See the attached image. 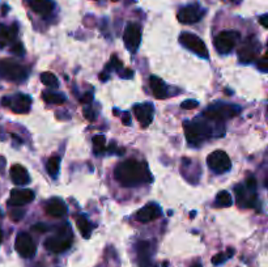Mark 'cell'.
Returning a JSON list of instances; mask_svg holds the SVG:
<instances>
[{
  "label": "cell",
  "mask_w": 268,
  "mask_h": 267,
  "mask_svg": "<svg viewBox=\"0 0 268 267\" xmlns=\"http://www.w3.org/2000/svg\"><path fill=\"white\" fill-rule=\"evenodd\" d=\"M122 122H123L124 125L128 126L131 123V115L128 114V113H124L123 115H122Z\"/></svg>",
  "instance_id": "8d00e7d4"
},
{
  "label": "cell",
  "mask_w": 268,
  "mask_h": 267,
  "mask_svg": "<svg viewBox=\"0 0 268 267\" xmlns=\"http://www.w3.org/2000/svg\"><path fill=\"white\" fill-rule=\"evenodd\" d=\"M113 1H118V0H113Z\"/></svg>",
  "instance_id": "ee69618b"
},
{
  "label": "cell",
  "mask_w": 268,
  "mask_h": 267,
  "mask_svg": "<svg viewBox=\"0 0 268 267\" xmlns=\"http://www.w3.org/2000/svg\"><path fill=\"white\" fill-rule=\"evenodd\" d=\"M9 173L12 182L14 185H17V186H25V185H28L30 182V177H29L28 172H26V169L22 165H18V164L13 165V167L10 168Z\"/></svg>",
  "instance_id": "d6986e66"
},
{
  "label": "cell",
  "mask_w": 268,
  "mask_h": 267,
  "mask_svg": "<svg viewBox=\"0 0 268 267\" xmlns=\"http://www.w3.org/2000/svg\"><path fill=\"white\" fill-rule=\"evenodd\" d=\"M232 202H233L232 201V197L228 191H220L217 194L216 203L219 206H221V207H229V206H232Z\"/></svg>",
  "instance_id": "83f0119b"
},
{
  "label": "cell",
  "mask_w": 268,
  "mask_h": 267,
  "mask_svg": "<svg viewBox=\"0 0 268 267\" xmlns=\"http://www.w3.org/2000/svg\"><path fill=\"white\" fill-rule=\"evenodd\" d=\"M207 164L216 173H225L232 168L231 159L224 151H215L211 153L207 159Z\"/></svg>",
  "instance_id": "ba28073f"
},
{
  "label": "cell",
  "mask_w": 268,
  "mask_h": 267,
  "mask_svg": "<svg viewBox=\"0 0 268 267\" xmlns=\"http://www.w3.org/2000/svg\"><path fill=\"white\" fill-rule=\"evenodd\" d=\"M151 253V244L148 241H140L138 244V260L140 267H149Z\"/></svg>",
  "instance_id": "44dd1931"
},
{
  "label": "cell",
  "mask_w": 268,
  "mask_h": 267,
  "mask_svg": "<svg viewBox=\"0 0 268 267\" xmlns=\"http://www.w3.org/2000/svg\"><path fill=\"white\" fill-rule=\"evenodd\" d=\"M238 39H240V34L237 31H221L220 34L216 35L213 45L220 54H228L234 49V46L237 45Z\"/></svg>",
  "instance_id": "8992f818"
},
{
  "label": "cell",
  "mask_w": 268,
  "mask_h": 267,
  "mask_svg": "<svg viewBox=\"0 0 268 267\" xmlns=\"http://www.w3.org/2000/svg\"><path fill=\"white\" fill-rule=\"evenodd\" d=\"M0 77L20 83L28 77V69L12 59H0Z\"/></svg>",
  "instance_id": "7a4b0ae2"
},
{
  "label": "cell",
  "mask_w": 268,
  "mask_h": 267,
  "mask_svg": "<svg viewBox=\"0 0 268 267\" xmlns=\"http://www.w3.org/2000/svg\"><path fill=\"white\" fill-rule=\"evenodd\" d=\"M149 83H151L152 93H153V96L156 98L164 100V98L168 97V89H166V85L161 79H158L157 76H151Z\"/></svg>",
  "instance_id": "603a6c76"
},
{
  "label": "cell",
  "mask_w": 268,
  "mask_h": 267,
  "mask_svg": "<svg viewBox=\"0 0 268 267\" xmlns=\"http://www.w3.org/2000/svg\"><path fill=\"white\" fill-rule=\"evenodd\" d=\"M10 215L13 216V220H21V218H22V215H24V212L22 211H13Z\"/></svg>",
  "instance_id": "74e56055"
},
{
  "label": "cell",
  "mask_w": 268,
  "mask_h": 267,
  "mask_svg": "<svg viewBox=\"0 0 268 267\" xmlns=\"http://www.w3.org/2000/svg\"><path fill=\"white\" fill-rule=\"evenodd\" d=\"M12 51H13L14 54H17V55H22V54H24V47H22L21 43H16V45L12 46Z\"/></svg>",
  "instance_id": "d6a6232c"
},
{
  "label": "cell",
  "mask_w": 268,
  "mask_h": 267,
  "mask_svg": "<svg viewBox=\"0 0 268 267\" xmlns=\"http://www.w3.org/2000/svg\"><path fill=\"white\" fill-rule=\"evenodd\" d=\"M33 229H34V231H41V232H45L46 227L43 226V224H38V226L33 227Z\"/></svg>",
  "instance_id": "ab89813d"
},
{
  "label": "cell",
  "mask_w": 268,
  "mask_h": 267,
  "mask_svg": "<svg viewBox=\"0 0 268 267\" xmlns=\"http://www.w3.org/2000/svg\"><path fill=\"white\" fill-rule=\"evenodd\" d=\"M236 194H237L238 205L242 207H253L257 202V195H255V190L248 188V186H237L236 188Z\"/></svg>",
  "instance_id": "2e32d148"
},
{
  "label": "cell",
  "mask_w": 268,
  "mask_h": 267,
  "mask_svg": "<svg viewBox=\"0 0 268 267\" xmlns=\"http://www.w3.org/2000/svg\"><path fill=\"white\" fill-rule=\"evenodd\" d=\"M241 109L233 105H225V104H215L211 105L204 110V117L208 118L210 121L215 122H224L225 119L233 118L238 115Z\"/></svg>",
  "instance_id": "277c9868"
},
{
  "label": "cell",
  "mask_w": 268,
  "mask_h": 267,
  "mask_svg": "<svg viewBox=\"0 0 268 267\" xmlns=\"http://www.w3.org/2000/svg\"><path fill=\"white\" fill-rule=\"evenodd\" d=\"M16 35H17V25H12V26L0 25V47H4L10 42H13Z\"/></svg>",
  "instance_id": "7402d4cb"
},
{
  "label": "cell",
  "mask_w": 268,
  "mask_h": 267,
  "mask_svg": "<svg viewBox=\"0 0 268 267\" xmlns=\"http://www.w3.org/2000/svg\"><path fill=\"white\" fill-rule=\"evenodd\" d=\"M76 224H77V228H79L80 233L83 235L84 239H89L90 235H92V224H90V223L88 222L84 216L77 218Z\"/></svg>",
  "instance_id": "cb8c5ba5"
},
{
  "label": "cell",
  "mask_w": 268,
  "mask_h": 267,
  "mask_svg": "<svg viewBox=\"0 0 268 267\" xmlns=\"http://www.w3.org/2000/svg\"><path fill=\"white\" fill-rule=\"evenodd\" d=\"M233 249H229V253H219V254H216V256H215V257L212 258V264L213 265H221L223 264V262H225V261L228 260V258L229 257H232V256H233Z\"/></svg>",
  "instance_id": "f546056e"
},
{
  "label": "cell",
  "mask_w": 268,
  "mask_h": 267,
  "mask_svg": "<svg viewBox=\"0 0 268 267\" xmlns=\"http://www.w3.org/2000/svg\"><path fill=\"white\" fill-rule=\"evenodd\" d=\"M92 100H93V94L90 93V92H86L83 97L80 98V101H81L83 104H89V102H92Z\"/></svg>",
  "instance_id": "d590c367"
},
{
  "label": "cell",
  "mask_w": 268,
  "mask_h": 267,
  "mask_svg": "<svg viewBox=\"0 0 268 267\" xmlns=\"http://www.w3.org/2000/svg\"><path fill=\"white\" fill-rule=\"evenodd\" d=\"M59 164H60V160H59L58 156H52L48 159L46 169H47L48 174H50L51 177H56V174H58L59 172Z\"/></svg>",
  "instance_id": "484cf974"
},
{
  "label": "cell",
  "mask_w": 268,
  "mask_h": 267,
  "mask_svg": "<svg viewBox=\"0 0 268 267\" xmlns=\"http://www.w3.org/2000/svg\"><path fill=\"white\" fill-rule=\"evenodd\" d=\"M267 18H268L267 14H263V16H262V17H261V24L263 25V28H266V29L268 28V21H267Z\"/></svg>",
  "instance_id": "f35d334b"
},
{
  "label": "cell",
  "mask_w": 268,
  "mask_h": 267,
  "mask_svg": "<svg viewBox=\"0 0 268 267\" xmlns=\"http://www.w3.org/2000/svg\"><path fill=\"white\" fill-rule=\"evenodd\" d=\"M42 98L48 102V104H64L65 97L60 93H55V92H43L42 93Z\"/></svg>",
  "instance_id": "d4e9b609"
},
{
  "label": "cell",
  "mask_w": 268,
  "mask_h": 267,
  "mask_svg": "<svg viewBox=\"0 0 268 267\" xmlns=\"http://www.w3.org/2000/svg\"><path fill=\"white\" fill-rule=\"evenodd\" d=\"M203 14L204 10L200 9L198 5H187V7H183L182 9H179L177 17H178L179 22L190 25L200 21V18L203 17Z\"/></svg>",
  "instance_id": "7c38bea8"
},
{
  "label": "cell",
  "mask_w": 268,
  "mask_h": 267,
  "mask_svg": "<svg viewBox=\"0 0 268 267\" xmlns=\"http://www.w3.org/2000/svg\"><path fill=\"white\" fill-rule=\"evenodd\" d=\"M30 97L25 96V94H17L13 98H3L4 106H8V108H10V110L13 111V113H17V114L28 113L29 109H30Z\"/></svg>",
  "instance_id": "8fae6325"
},
{
  "label": "cell",
  "mask_w": 268,
  "mask_h": 267,
  "mask_svg": "<svg viewBox=\"0 0 268 267\" xmlns=\"http://www.w3.org/2000/svg\"><path fill=\"white\" fill-rule=\"evenodd\" d=\"M198 102L194 100H187L185 101V102H182V105H181V108L186 109V110H193V109L198 108Z\"/></svg>",
  "instance_id": "4dcf8cb0"
},
{
  "label": "cell",
  "mask_w": 268,
  "mask_h": 267,
  "mask_svg": "<svg viewBox=\"0 0 268 267\" xmlns=\"http://www.w3.org/2000/svg\"><path fill=\"white\" fill-rule=\"evenodd\" d=\"M93 148L94 152L101 153L103 149L106 148V139L103 135H96L93 138Z\"/></svg>",
  "instance_id": "f1b7e54d"
},
{
  "label": "cell",
  "mask_w": 268,
  "mask_h": 267,
  "mask_svg": "<svg viewBox=\"0 0 268 267\" xmlns=\"http://www.w3.org/2000/svg\"><path fill=\"white\" fill-rule=\"evenodd\" d=\"M1 240H3V233H1V229H0V244H1Z\"/></svg>",
  "instance_id": "60d3db41"
},
{
  "label": "cell",
  "mask_w": 268,
  "mask_h": 267,
  "mask_svg": "<svg viewBox=\"0 0 268 267\" xmlns=\"http://www.w3.org/2000/svg\"><path fill=\"white\" fill-rule=\"evenodd\" d=\"M71 245H72V239H71V231H68V228H64L56 236L46 240L45 243L46 249L52 253H63L69 249Z\"/></svg>",
  "instance_id": "5b68a950"
},
{
  "label": "cell",
  "mask_w": 268,
  "mask_h": 267,
  "mask_svg": "<svg viewBox=\"0 0 268 267\" xmlns=\"http://www.w3.org/2000/svg\"><path fill=\"white\" fill-rule=\"evenodd\" d=\"M29 7L33 12L39 16H48L54 10V1L52 0H29Z\"/></svg>",
  "instance_id": "ac0fdd59"
},
{
  "label": "cell",
  "mask_w": 268,
  "mask_h": 267,
  "mask_svg": "<svg viewBox=\"0 0 268 267\" xmlns=\"http://www.w3.org/2000/svg\"><path fill=\"white\" fill-rule=\"evenodd\" d=\"M84 115L88 121H94L96 119V115L93 113L92 109H84Z\"/></svg>",
  "instance_id": "836d02e7"
},
{
  "label": "cell",
  "mask_w": 268,
  "mask_h": 267,
  "mask_svg": "<svg viewBox=\"0 0 268 267\" xmlns=\"http://www.w3.org/2000/svg\"><path fill=\"white\" fill-rule=\"evenodd\" d=\"M183 127L186 139L191 144H199L212 135V130L204 122H186Z\"/></svg>",
  "instance_id": "3957f363"
},
{
  "label": "cell",
  "mask_w": 268,
  "mask_h": 267,
  "mask_svg": "<svg viewBox=\"0 0 268 267\" xmlns=\"http://www.w3.org/2000/svg\"><path fill=\"white\" fill-rule=\"evenodd\" d=\"M179 42L182 43L185 47L195 52L196 55L202 56V58H208V49H207L206 43L193 33H182L179 35Z\"/></svg>",
  "instance_id": "52a82bcc"
},
{
  "label": "cell",
  "mask_w": 268,
  "mask_h": 267,
  "mask_svg": "<svg viewBox=\"0 0 268 267\" xmlns=\"http://www.w3.org/2000/svg\"><path fill=\"white\" fill-rule=\"evenodd\" d=\"M194 267H200V266H199V265H196V266H194Z\"/></svg>",
  "instance_id": "7bdbcfd3"
},
{
  "label": "cell",
  "mask_w": 268,
  "mask_h": 267,
  "mask_svg": "<svg viewBox=\"0 0 268 267\" xmlns=\"http://www.w3.org/2000/svg\"><path fill=\"white\" fill-rule=\"evenodd\" d=\"M110 66L114 67V68H122V63H120V60L118 59L117 55H114L113 58H111V62H110Z\"/></svg>",
  "instance_id": "e575fe53"
},
{
  "label": "cell",
  "mask_w": 268,
  "mask_h": 267,
  "mask_svg": "<svg viewBox=\"0 0 268 267\" xmlns=\"http://www.w3.org/2000/svg\"><path fill=\"white\" fill-rule=\"evenodd\" d=\"M14 248H16L17 253L22 258L34 257L35 250H37L34 241H33V239L29 236L28 233H18L17 237H16Z\"/></svg>",
  "instance_id": "9c48e42d"
},
{
  "label": "cell",
  "mask_w": 268,
  "mask_h": 267,
  "mask_svg": "<svg viewBox=\"0 0 268 267\" xmlns=\"http://www.w3.org/2000/svg\"><path fill=\"white\" fill-rule=\"evenodd\" d=\"M41 81L48 88H56L58 87V79L54 73L51 72H43L41 73Z\"/></svg>",
  "instance_id": "4316f807"
},
{
  "label": "cell",
  "mask_w": 268,
  "mask_h": 267,
  "mask_svg": "<svg viewBox=\"0 0 268 267\" xmlns=\"http://www.w3.org/2000/svg\"><path fill=\"white\" fill-rule=\"evenodd\" d=\"M153 105L152 104H141V105H135L134 106V114L136 119L139 121L143 127H148L149 123L153 119Z\"/></svg>",
  "instance_id": "9a60e30c"
},
{
  "label": "cell",
  "mask_w": 268,
  "mask_h": 267,
  "mask_svg": "<svg viewBox=\"0 0 268 267\" xmlns=\"http://www.w3.org/2000/svg\"><path fill=\"white\" fill-rule=\"evenodd\" d=\"M259 49H261V45L259 42L255 38H249V41H246L242 45V47L240 49V60L242 63H250L258 56Z\"/></svg>",
  "instance_id": "4fadbf2b"
},
{
  "label": "cell",
  "mask_w": 268,
  "mask_h": 267,
  "mask_svg": "<svg viewBox=\"0 0 268 267\" xmlns=\"http://www.w3.org/2000/svg\"><path fill=\"white\" fill-rule=\"evenodd\" d=\"M258 68L261 69L262 72H267L268 71V60H267V56H263L261 59V62L258 63Z\"/></svg>",
  "instance_id": "1f68e13d"
},
{
  "label": "cell",
  "mask_w": 268,
  "mask_h": 267,
  "mask_svg": "<svg viewBox=\"0 0 268 267\" xmlns=\"http://www.w3.org/2000/svg\"><path fill=\"white\" fill-rule=\"evenodd\" d=\"M124 45L130 51H136L139 49L141 42V29L138 24L131 22L126 26L123 33Z\"/></svg>",
  "instance_id": "30bf717a"
},
{
  "label": "cell",
  "mask_w": 268,
  "mask_h": 267,
  "mask_svg": "<svg viewBox=\"0 0 268 267\" xmlns=\"http://www.w3.org/2000/svg\"><path fill=\"white\" fill-rule=\"evenodd\" d=\"M231 1H233V3H240L241 0H231Z\"/></svg>",
  "instance_id": "b9f144b4"
},
{
  "label": "cell",
  "mask_w": 268,
  "mask_h": 267,
  "mask_svg": "<svg viewBox=\"0 0 268 267\" xmlns=\"http://www.w3.org/2000/svg\"><path fill=\"white\" fill-rule=\"evenodd\" d=\"M114 177L122 186L126 188L138 186L152 181L148 167L136 160H126L123 163L118 164L114 170Z\"/></svg>",
  "instance_id": "6da1fadb"
},
{
  "label": "cell",
  "mask_w": 268,
  "mask_h": 267,
  "mask_svg": "<svg viewBox=\"0 0 268 267\" xmlns=\"http://www.w3.org/2000/svg\"><path fill=\"white\" fill-rule=\"evenodd\" d=\"M46 212L52 218H62L67 212V206L62 199L52 198L51 201H48L46 206Z\"/></svg>",
  "instance_id": "ffe728a7"
},
{
  "label": "cell",
  "mask_w": 268,
  "mask_h": 267,
  "mask_svg": "<svg viewBox=\"0 0 268 267\" xmlns=\"http://www.w3.org/2000/svg\"><path fill=\"white\" fill-rule=\"evenodd\" d=\"M34 199V193L29 189H13L10 191L9 203L10 206H16V207H21L30 203Z\"/></svg>",
  "instance_id": "5bb4252c"
},
{
  "label": "cell",
  "mask_w": 268,
  "mask_h": 267,
  "mask_svg": "<svg viewBox=\"0 0 268 267\" xmlns=\"http://www.w3.org/2000/svg\"><path fill=\"white\" fill-rule=\"evenodd\" d=\"M161 216V210L157 205H147L141 210L136 212V220L140 223H149L152 220H156Z\"/></svg>",
  "instance_id": "e0dca14e"
}]
</instances>
